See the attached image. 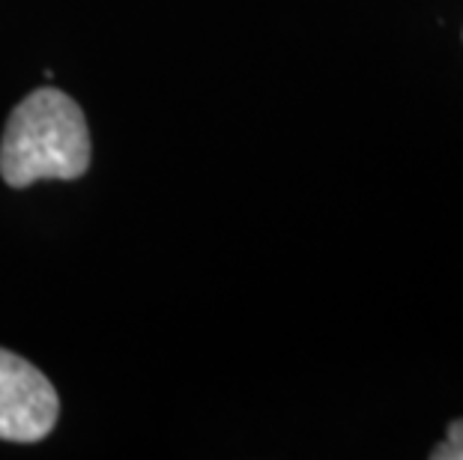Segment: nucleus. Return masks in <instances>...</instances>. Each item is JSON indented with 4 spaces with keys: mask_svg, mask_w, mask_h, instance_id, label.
Returning <instances> with one entry per match:
<instances>
[{
    "mask_svg": "<svg viewBox=\"0 0 463 460\" xmlns=\"http://www.w3.org/2000/svg\"><path fill=\"white\" fill-rule=\"evenodd\" d=\"M433 460H463V418H455L449 425V434L439 446L430 448Z\"/></svg>",
    "mask_w": 463,
    "mask_h": 460,
    "instance_id": "obj_3",
    "label": "nucleus"
},
{
    "mask_svg": "<svg viewBox=\"0 0 463 460\" xmlns=\"http://www.w3.org/2000/svg\"><path fill=\"white\" fill-rule=\"evenodd\" d=\"M61 400L43 371L0 350V439L39 443L54 430Z\"/></svg>",
    "mask_w": 463,
    "mask_h": 460,
    "instance_id": "obj_2",
    "label": "nucleus"
},
{
    "mask_svg": "<svg viewBox=\"0 0 463 460\" xmlns=\"http://www.w3.org/2000/svg\"><path fill=\"white\" fill-rule=\"evenodd\" d=\"M90 168V132L75 99L57 87L31 93L9 114L0 141V177L13 189L36 180H78Z\"/></svg>",
    "mask_w": 463,
    "mask_h": 460,
    "instance_id": "obj_1",
    "label": "nucleus"
}]
</instances>
